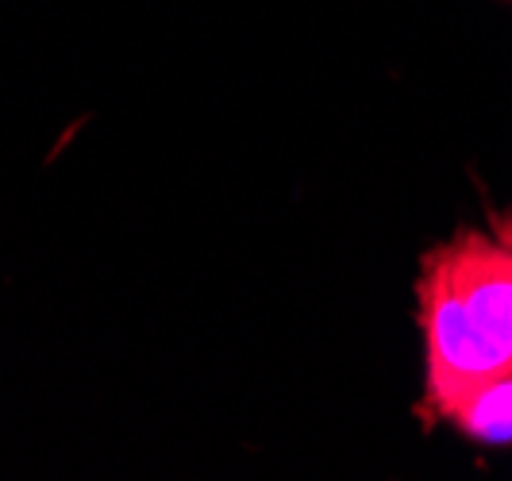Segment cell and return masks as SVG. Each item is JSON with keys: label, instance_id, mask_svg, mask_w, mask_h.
<instances>
[{"label": "cell", "instance_id": "cell-3", "mask_svg": "<svg viewBox=\"0 0 512 481\" xmlns=\"http://www.w3.org/2000/svg\"><path fill=\"white\" fill-rule=\"evenodd\" d=\"M451 420L466 435L486 439V443H509L512 439V370L501 378L478 385L466 401H462Z\"/></svg>", "mask_w": 512, "mask_h": 481}, {"label": "cell", "instance_id": "cell-4", "mask_svg": "<svg viewBox=\"0 0 512 481\" xmlns=\"http://www.w3.org/2000/svg\"><path fill=\"white\" fill-rule=\"evenodd\" d=\"M493 239L512 254V216H501V220L493 224Z\"/></svg>", "mask_w": 512, "mask_h": 481}, {"label": "cell", "instance_id": "cell-2", "mask_svg": "<svg viewBox=\"0 0 512 481\" xmlns=\"http://www.w3.org/2000/svg\"><path fill=\"white\" fill-rule=\"evenodd\" d=\"M447 274L489 343L512 362V254L478 231H462L443 247Z\"/></svg>", "mask_w": 512, "mask_h": 481}, {"label": "cell", "instance_id": "cell-1", "mask_svg": "<svg viewBox=\"0 0 512 481\" xmlns=\"http://www.w3.org/2000/svg\"><path fill=\"white\" fill-rule=\"evenodd\" d=\"M416 301H420V328L428 347V408L451 420V412L486 381L509 374L512 362L493 343L474 316L459 301L443 247L424 258V270L416 281Z\"/></svg>", "mask_w": 512, "mask_h": 481}]
</instances>
